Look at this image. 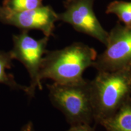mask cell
Returning <instances> with one entry per match:
<instances>
[{
  "instance_id": "3",
  "label": "cell",
  "mask_w": 131,
  "mask_h": 131,
  "mask_svg": "<svg viewBox=\"0 0 131 131\" xmlns=\"http://www.w3.org/2000/svg\"><path fill=\"white\" fill-rule=\"evenodd\" d=\"M47 87L52 105L61 111L70 126L91 124L94 122L89 80L80 84L53 82Z\"/></svg>"
},
{
  "instance_id": "14",
  "label": "cell",
  "mask_w": 131,
  "mask_h": 131,
  "mask_svg": "<svg viewBox=\"0 0 131 131\" xmlns=\"http://www.w3.org/2000/svg\"><path fill=\"white\" fill-rule=\"evenodd\" d=\"M71 1V0H66V1Z\"/></svg>"
},
{
  "instance_id": "9",
  "label": "cell",
  "mask_w": 131,
  "mask_h": 131,
  "mask_svg": "<svg viewBox=\"0 0 131 131\" xmlns=\"http://www.w3.org/2000/svg\"><path fill=\"white\" fill-rule=\"evenodd\" d=\"M12 60L10 51L8 52L0 51V83L7 85L12 89L21 90L26 93L27 86L19 84L12 74L6 72V70L9 69L12 67Z\"/></svg>"
},
{
  "instance_id": "10",
  "label": "cell",
  "mask_w": 131,
  "mask_h": 131,
  "mask_svg": "<svg viewBox=\"0 0 131 131\" xmlns=\"http://www.w3.org/2000/svg\"><path fill=\"white\" fill-rule=\"evenodd\" d=\"M106 13L112 14L126 26H131V2L114 1L107 6Z\"/></svg>"
},
{
  "instance_id": "5",
  "label": "cell",
  "mask_w": 131,
  "mask_h": 131,
  "mask_svg": "<svg viewBox=\"0 0 131 131\" xmlns=\"http://www.w3.org/2000/svg\"><path fill=\"white\" fill-rule=\"evenodd\" d=\"M106 49L93 64L98 72H114L131 68V26L118 22L109 32Z\"/></svg>"
},
{
  "instance_id": "1",
  "label": "cell",
  "mask_w": 131,
  "mask_h": 131,
  "mask_svg": "<svg viewBox=\"0 0 131 131\" xmlns=\"http://www.w3.org/2000/svg\"><path fill=\"white\" fill-rule=\"evenodd\" d=\"M96 57L94 48L80 42L59 50H47L42 58L40 79H50L61 84H82L86 81L83 73L93 66Z\"/></svg>"
},
{
  "instance_id": "7",
  "label": "cell",
  "mask_w": 131,
  "mask_h": 131,
  "mask_svg": "<svg viewBox=\"0 0 131 131\" xmlns=\"http://www.w3.org/2000/svg\"><path fill=\"white\" fill-rule=\"evenodd\" d=\"M58 14L51 6H42L25 11H12L0 6V22L14 26L22 30H39L45 37L53 35Z\"/></svg>"
},
{
  "instance_id": "11",
  "label": "cell",
  "mask_w": 131,
  "mask_h": 131,
  "mask_svg": "<svg viewBox=\"0 0 131 131\" xmlns=\"http://www.w3.org/2000/svg\"><path fill=\"white\" fill-rule=\"evenodd\" d=\"M42 0H4L3 7L12 11H25L42 6Z\"/></svg>"
},
{
  "instance_id": "6",
  "label": "cell",
  "mask_w": 131,
  "mask_h": 131,
  "mask_svg": "<svg viewBox=\"0 0 131 131\" xmlns=\"http://www.w3.org/2000/svg\"><path fill=\"white\" fill-rule=\"evenodd\" d=\"M94 0H71L64 3L65 11L58 20L69 24L77 32L94 38L104 46L109 32L101 26L94 10Z\"/></svg>"
},
{
  "instance_id": "2",
  "label": "cell",
  "mask_w": 131,
  "mask_h": 131,
  "mask_svg": "<svg viewBox=\"0 0 131 131\" xmlns=\"http://www.w3.org/2000/svg\"><path fill=\"white\" fill-rule=\"evenodd\" d=\"M89 86L94 122L100 124L131 97V68L98 72Z\"/></svg>"
},
{
  "instance_id": "13",
  "label": "cell",
  "mask_w": 131,
  "mask_h": 131,
  "mask_svg": "<svg viewBox=\"0 0 131 131\" xmlns=\"http://www.w3.org/2000/svg\"><path fill=\"white\" fill-rule=\"evenodd\" d=\"M20 131H35V130L32 122H29L22 127Z\"/></svg>"
},
{
  "instance_id": "12",
  "label": "cell",
  "mask_w": 131,
  "mask_h": 131,
  "mask_svg": "<svg viewBox=\"0 0 131 131\" xmlns=\"http://www.w3.org/2000/svg\"><path fill=\"white\" fill-rule=\"evenodd\" d=\"M66 131H96L91 124H81L70 126V128Z\"/></svg>"
},
{
  "instance_id": "4",
  "label": "cell",
  "mask_w": 131,
  "mask_h": 131,
  "mask_svg": "<svg viewBox=\"0 0 131 131\" xmlns=\"http://www.w3.org/2000/svg\"><path fill=\"white\" fill-rule=\"evenodd\" d=\"M29 31L22 30L18 35H13L14 47L10 51L13 60L21 62L30 76V86L26 94L29 98L35 95L36 89H42L40 72L42 58L46 53L49 38L45 37L36 40L28 34Z\"/></svg>"
},
{
  "instance_id": "8",
  "label": "cell",
  "mask_w": 131,
  "mask_h": 131,
  "mask_svg": "<svg viewBox=\"0 0 131 131\" xmlns=\"http://www.w3.org/2000/svg\"><path fill=\"white\" fill-rule=\"evenodd\" d=\"M100 125L106 131H131V97Z\"/></svg>"
}]
</instances>
